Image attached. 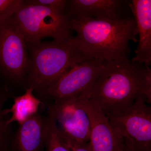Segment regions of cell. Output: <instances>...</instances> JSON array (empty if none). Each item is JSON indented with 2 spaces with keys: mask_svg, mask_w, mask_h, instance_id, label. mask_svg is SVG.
I'll return each instance as SVG.
<instances>
[{
  "mask_svg": "<svg viewBox=\"0 0 151 151\" xmlns=\"http://www.w3.org/2000/svg\"><path fill=\"white\" fill-rule=\"evenodd\" d=\"M60 134L70 151H92L89 143L73 140L63 134L62 133H60Z\"/></svg>",
  "mask_w": 151,
  "mask_h": 151,
  "instance_id": "e0dca14e",
  "label": "cell"
},
{
  "mask_svg": "<svg viewBox=\"0 0 151 151\" xmlns=\"http://www.w3.org/2000/svg\"><path fill=\"white\" fill-rule=\"evenodd\" d=\"M22 0H0V23L13 15Z\"/></svg>",
  "mask_w": 151,
  "mask_h": 151,
  "instance_id": "2e32d148",
  "label": "cell"
},
{
  "mask_svg": "<svg viewBox=\"0 0 151 151\" xmlns=\"http://www.w3.org/2000/svg\"><path fill=\"white\" fill-rule=\"evenodd\" d=\"M30 56L26 89L40 92L50 86L73 65L90 60L80 48L75 37L63 41L27 43Z\"/></svg>",
  "mask_w": 151,
  "mask_h": 151,
  "instance_id": "3957f363",
  "label": "cell"
},
{
  "mask_svg": "<svg viewBox=\"0 0 151 151\" xmlns=\"http://www.w3.org/2000/svg\"><path fill=\"white\" fill-rule=\"evenodd\" d=\"M29 3L43 6L52 10L67 14V0H28Z\"/></svg>",
  "mask_w": 151,
  "mask_h": 151,
  "instance_id": "9a60e30c",
  "label": "cell"
},
{
  "mask_svg": "<svg viewBox=\"0 0 151 151\" xmlns=\"http://www.w3.org/2000/svg\"><path fill=\"white\" fill-rule=\"evenodd\" d=\"M89 116L91 132L89 144L92 151H124V139L111 125L108 117L97 105L79 96Z\"/></svg>",
  "mask_w": 151,
  "mask_h": 151,
  "instance_id": "9c48e42d",
  "label": "cell"
},
{
  "mask_svg": "<svg viewBox=\"0 0 151 151\" xmlns=\"http://www.w3.org/2000/svg\"><path fill=\"white\" fill-rule=\"evenodd\" d=\"M47 116L38 113L19 125L12 140L13 151H41L46 143Z\"/></svg>",
  "mask_w": 151,
  "mask_h": 151,
  "instance_id": "8fae6325",
  "label": "cell"
},
{
  "mask_svg": "<svg viewBox=\"0 0 151 151\" xmlns=\"http://www.w3.org/2000/svg\"><path fill=\"white\" fill-rule=\"evenodd\" d=\"M69 28L83 52L90 59L108 62L128 57L130 41L137 42L134 17L119 21L82 18L70 19Z\"/></svg>",
  "mask_w": 151,
  "mask_h": 151,
  "instance_id": "7a4b0ae2",
  "label": "cell"
},
{
  "mask_svg": "<svg viewBox=\"0 0 151 151\" xmlns=\"http://www.w3.org/2000/svg\"><path fill=\"white\" fill-rule=\"evenodd\" d=\"M46 143L47 151H70L63 139L53 111L48 110Z\"/></svg>",
  "mask_w": 151,
  "mask_h": 151,
  "instance_id": "5bb4252c",
  "label": "cell"
},
{
  "mask_svg": "<svg viewBox=\"0 0 151 151\" xmlns=\"http://www.w3.org/2000/svg\"><path fill=\"white\" fill-rule=\"evenodd\" d=\"M105 63L93 59L73 65L54 83L37 93L38 98L49 104L57 100L78 97L94 83Z\"/></svg>",
  "mask_w": 151,
  "mask_h": 151,
  "instance_id": "52a82bcc",
  "label": "cell"
},
{
  "mask_svg": "<svg viewBox=\"0 0 151 151\" xmlns=\"http://www.w3.org/2000/svg\"><path fill=\"white\" fill-rule=\"evenodd\" d=\"M132 7L139 35L136 55L132 61L149 66L151 63V1L132 0Z\"/></svg>",
  "mask_w": 151,
  "mask_h": 151,
  "instance_id": "7c38bea8",
  "label": "cell"
},
{
  "mask_svg": "<svg viewBox=\"0 0 151 151\" xmlns=\"http://www.w3.org/2000/svg\"><path fill=\"white\" fill-rule=\"evenodd\" d=\"M31 88L26 89L24 94L14 97L12 108L3 110V115L11 113L12 117L6 121V126L9 127L12 123L17 122L20 125L38 113L39 107L43 103L33 94Z\"/></svg>",
  "mask_w": 151,
  "mask_h": 151,
  "instance_id": "4fadbf2b",
  "label": "cell"
},
{
  "mask_svg": "<svg viewBox=\"0 0 151 151\" xmlns=\"http://www.w3.org/2000/svg\"><path fill=\"white\" fill-rule=\"evenodd\" d=\"M9 128H0V151H13Z\"/></svg>",
  "mask_w": 151,
  "mask_h": 151,
  "instance_id": "ac0fdd59",
  "label": "cell"
},
{
  "mask_svg": "<svg viewBox=\"0 0 151 151\" xmlns=\"http://www.w3.org/2000/svg\"><path fill=\"white\" fill-rule=\"evenodd\" d=\"M141 95L151 103L150 68L126 57L105 62L94 83L80 96L108 114L129 107Z\"/></svg>",
  "mask_w": 151,
  "mask_h": 151,
  "instance_id": "6da1fadb",
  "label": "cell"
},
{
  "mask_svg": "<svg viewBox=\"0 0 151 151\" xmlns=\"http://www.w3.org/2000/svg\"><path fill=\"white\" fill-rule=\"evenodd\" d=\"M124 142H125V151H134L129 143L126 140H124Z\"/></svg>",
  "mask_w": 151,
  "mask_h": 151,
  "instance_id": "ffe728a7",
  "label": "cell"
},
{
  "mask_svg": "<svg viewBox=\"0 0 151 151\" xmlns=\"http://www.w3.org/2000/svg\"><path fill=\"white\" fill-rule=\"evenodd\" d=\"M12 18L26 43H37L45 37L63 41L72 37L67 14L27 1L22 0Z\"/></svg>",
  "mask_w": 151,
  "mask_h": 151,
  "instance_id": "277c9868",
  "label": "cell"
},
{
  "mask_svg": "<svg viewBox=\"0 0 151 151\" xmlns=\"http://www.w3.org/2000/svg\"><path fill=\"white\" fill-rule=\"evenodd\" d=\"M69 19L82 18L119 21L134 17L131 1L67 0Z\"/></svg>",
  "mask_w": 151,
  "mask_h": 151,
  "instance_id": "30bf717a",
  "label": "cell"
},
{
  "mask_svg": "<svg viewBox=\"0 0 151 151\" xmlns=\"http://www.w3.org/2000/svg\"><path fill=\"white\" fill-rule=\"evenodd\" d=\"M23 35L12 17L0 23V73L9 80L25 83L30 59Z\"/></svg>",
  "mask_w": 151,
  "mask_h": 151,
  "instance_id": "8992f818",
  "label": "cell"
},
{
  "mask_svg": "<svg viewBox=\"0 0 151 151\" xmlns=\"http://www.w3.org/2000/svg\"><path fill=\"white\" fill-rule=\"evenodd\" d=\"M105 114L134 151H151V108L143 95L129 107Z\"/></svg>",
  "mask_w": 151,
  "mask_h": 151,
  "instance_id": "5b68a950",
  "label": "cell"
},
{
  "mask_svg": "<svg viewBox=\"0 0 151 151\" xmlns=\"http://www.w3.org/2000/svg\"><path fill=\"white\" fill-rule=\"evenodd\" d=\"M11 96L10 92L5 86L0 85V128H7L6 126V121L4 120L2 108L5 103Z\"/></svg>",
  "mask_w": 151,
  "mask_h": 151,
  "instance_id": "d6986e66",
  "label": "cell"
},
{
  "mask_svg": "<svg viewBox=\"0 0 151 151\" xmlns=\"http://www.w3.org/2000/svg\"><path fill=\"white\" fill-rule=\"evenodd\" d=\"M47 105L53 110L60 133L73 140L89 142L90 119L78 97L57 100Z\"/></svg>",
  "mask_w": 151,
  "mask_h": 151,
  "instance_id": "ba28073f",
  "label": "cell"
}]
</instances>
